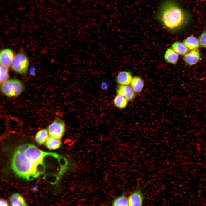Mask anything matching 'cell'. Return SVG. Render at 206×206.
I'll use <instances>...</instances> for the list:
<instances>
[{
  "instance_id": "3",
  "label": "cell",
  "mask_w": 206,
  "mask_h": 206,
  "mask_svg": "<svg viewBox=\"0 0 206 206\" xmlns=\"http://www.w3.org/2000/svg\"><path fill=\"white\" fill-rule=\"evenodd\" d=\"M1 84V92L5 96L9 97L19 96L24 89V86L22 82L17 79L8 80Z\"/></svg>"
},
{
  "instance_id": "10",
  "label": "cell",
  "mask_w": 206,
  "mask_h": 206,
  "mask_svg": "<svg viewBox=\"0 0 206 206\" xmlns=\"http://www.w3.org/2000/svg\"><path fill=\"white\" fill-rule=\"evenodd\" d=\"M200 57L199 50L196 49L187 53L184 55L183 59L187 64L192 65L196 64L198 62Z\"/></svg>"
},
{
  "instance_id": "20",
  "label": "cell",
  "mask_w": 206,
  "mask_h": 206,
  "mask_svg": "<svg viewBox=\"0 0 206 206\" xmlns=\"http://www.w3.org/2000/svg\"><path fill=\"white\" fill-rule=\"evenodd\" d=\"M0 82L1 84L9 80V75L8 68L0 66Z\"/></svg>"
},
{
  "instance_id": "2",
  "label": "cell",
  "mask_w": 206,
  "mask_h": 206,
  "mask_svg": "<svg viewBox=\"0 0 206 206\" xmlns=\"http://www.w3.org/2000/svg\"><path fill=\"white\" fill-rule=\"evenodd\" d=\"M158 21L169 31L177 32L187 24V14L174 0H166L161 2L156 15Z\"/></svg>"
},
{
  "instance_id": "5",
  "label": "cell",
  "mask_w": 206,
  "mask_h": 206,
  "mask_svg": "<svg viewBox=\"0 0 206 206\" xmlns=\"http://www.w3.org/2000/svg\"><path fill=\"white\" fill-rule=\"evenodd\" d=\"M65 129L64 122L58 118L54 120L49 125L48 130L51 137L59 139L63 136Z\"/></svg>"
},
{
  "instance_id": "25",
  "label": "cell",
  "mask_w": 206,
  "mask_h": 206,
  "mask_svg": "<svg viewBox=\"0 0 206 206\" xmlns=\"http://www.w3.org/2000/svg\"></svg>"
},
{
  "instance_id": "13",
  "label": "cell",
  "mask_w": 206,
  "mask_h": 206,
  "mask_svg": "<svg viewBox=\"0 0 206 206\" xmlns=\"http://www.w3.org/2000/svg\"><path fill=\"white\" fill-rule=\"evenodd\" d=\"M178 58V54L171 48L166 50L164 55L165 60L168 63L173 64L177 63Z\"/></svg>"
},
{
  "instance_id": "24",
  "label": "cell",
  "mask_w": 206,
  "mask_h": 206,
  "mask_svg": "<svg viewBox=\"0 0 206 206\" xmlns=\"http://www.w3.org/2000/svg\"><path fill=\"white\" fill-rule=\"evenodd\" d=\"M10 206H14V205H11Z\"/></svg>"
},
{
  "instance_id": "12",
  "label": "cell",
  "mask_w": 206,
  "mask_h": 206,
  "mask_svg": "<svg viewBox=\"0 0 206 206\" xmlns=\"http://www.w3.org/2000/svg\"><path fill=\"white\" fill-rule=\"evenodd\" d=\"M108 206H129L128 197L125 192L114 198L111 204Z\"/></svg>"
},
{
  "instance_id": "8",
  "label": "cell",
  "mask_w": 206,
  "mask_h": 206,
  "mask_svg": "<svg viewBox=\"0 0 206 206\" xmlns=\"http://www.w3.org/2000/svg\"><path fill=\"white\" fill-rule=\"evenodd\" d=\"M14 56L13 52L11 49L6 48L1 50L0 54L1 65L8 68L11 65Z\"/></svg>"
},
{
  "instance_id": "9",
  "label": "cell",
  "mask_w": 206,
  "mask_h": 206,
  "mask_svg": "<svg viewBox=\"0 0 206 206\" xmlns=\"http://www.w3.org/2000/svg\"><path fill=\"white\" fill-rule=\"evenodd\" d=\"M132 73L127 71H121L117 74L116 81L119 85H129L132 78Z\"/></svg>"
},
{
  "instance_id": "18",
  "label": "cell",
  "mask_w": 206,
  "mask_h": 206,
  "mask_svg": "<svg viewBox=\"0 0 206 206\" xmlns=\"http://www.w3.org/2000/svg\"><path fill=\"white\" fill-rule=\"evenodd\" d=\"M128 101L123 96L117 94L113 100L114 105L119 109H123L127 106Z\"/></svg>"
},
{
  "instance_id": "7",
  "label": "cell",
  "mask_w": 206,
  "mask_h": 206,
  "mask_svg": "<svg viewBox=\"0 0 206 206\" xmlns=\"http://www.w3.org/2000/svg\"><path fill=\"white\" fill-rule=\"evenodd\" d=\"M116 92L125 98L128 101H133L136 96V93L130 85H118L116 88Z\"/></svg>"
},
{
  "instance_id": "21",
  "label": "cell",
  "mask_w": 206,
  "mask_h": 206,
  "mask_svg": "<svg viewBox=\"0 0 206 206\" xmlns=\"http://www.w3.org/2000/svg\"><path fill=\"white\" fill-rule=\"evenodd\" d=\"M199 41L202 46L206 48V31L203 32L200 35Z\"/></svg>"
},
{
  "instance_id": "15",
  "label": "cell",
  "mask_w": 206,
  "mask_h": 206,
  "mask_svg": "<svg viewBox=\"0 0 206 206\" xmlns=\"http://www.w3.org/2000/svg\"><path fill=\"white\" fill-rule=\"evenodd\" d=\"M11 205L15 206H28L22 197L18 193H14L9 197Z\"/></svg>"
},
{
  "instance_id": "23",
  "label": "cell",
  "mask_w": 206,
  "mask_h": 206,
  "mask_svg": "<svg viewBox=\"0 0 206 206\" xmlns=\"http://www.w3.org/2000/svg\"><path fill=\"white\" fill-rule=\"evenodd\" d=\"M108 83L106 82H103L101 84V87L103 89H106L108 86Z\"/></svg>"
},
{
  "instance_id": "19",
  "label": "cell",
  "mask_w": 206,
  "mask_h": 206,
  "mask_svg": "<svg viewBox=\"0 0 206 206\" xmlns=\"http://www.w3.org/2000/svg\"><path fill=\"white\" fill-rule=\"evenodd\" d=\"M47 147L50 150H55L59 148L61 143L59 139L50 137H49L45 142Z\"/></svg>"
},
{
  "instance_id": "17",
  "label": "cell",
  "mask_w": 206,
  "mask_h": 206,
  "mask_svg": "<svg viewBox=\"0 0 206 206\" xmlns=\"http://www.w3.org/2000/svg\"><path fill=\"white\" fill-rule=\"evenodd\" d=\"M49 134L47 129L45 128L41 129L39 130L35 135V140L39 144H43L48 138Z\"/></svg>"
},
{
  "instance_id": "14",
  "label": "cell",
  "mask_w": 206,
  "mask_h": 206,
  "mask_svg": "<svg viewBox=\"0 0 206 206\" xmlns=\"http://www.w3.org/2000/svg\"><path fill=\"white\" fill-rule=\"evenodd\" d=\"M183 43L187 48L190 50L197 49L199 46V42L196 37L191 36L187 37L184 41Z\"/></svg>"
},
{
  "instance_id": "22",
  "label": "cell",
  "mask_w": 206,
  "mask_h": 206,
  "mask_svg": "<svg viewBox=\"0 0 206 206\" xmlns=\"http://www.w3.org/2000/svg\"><path fill=\"white\" fill-rule=\"evenodd\" d=\"M0 206H8L7 201L5 199H1L0 201Z\"/></svg>"
},
{
  "instance_id": "4",
  "label": "cell",
  "mask_w": 206,
  "mask_h": 206,
  "mask_svg": "<svg viewBox=\"0 0 206 206\" xmlns=\"http://www.w3.org/2000/svg\"><path fill=\"white\" fill-rule=\"evenodd\" d=\"M29 65V59L24 54L17 53L14 56L11 66L13 70L20 74H25L27 72Z\"/></svg>"
},
{
  "instance_id": "6",
  "label": "cell",
  "mask_w": 206,
  "mask_h": 206,
  "mask_svg": "<svg viewBox=\"0 0 206 206\" xmlns=\"http://www.w3.org/2000/svg\"><path fill=\"white\" fill-rule=\"evenodd\" d=\"M129 206H143L145 199L142 188L138 186L128 197Z\"/></svg>"
},
{
  "instance_id": "11",
  "label": "cell",
  "mask_w": 206,
  "mask_h": 206,
  "mask_svg": "<svg viewBox=\"0 0 206 206\" xmlns=\"http://www.w3.org/2000/svg\"><path fill=\"white\" fill-rule=\"evenodd\" d=\"M130 86L136 94H140L142 91L144 85L143 80L140 76H135L132 77Z\"/></svg>"
},
{
  "instance_id": "16",
  "label": "cell",
  "mask_w": 206,
  "mask_h": 206,
  "mask_svg": "<svg viewBox=\"0 0 206 206\" xmlns=\"http://www.w3.org/2000/svg\"><path fill=\"white\" fill-rule=\"evenodd\" d=\"M171 47L176 53L180 55H185L188 51V49L184 43L179 41L173 43Z\"/></svg>"
},
{
  "instance_id": "1",
  "label": "cell",
  "mask_w": 206,
  "mask_h": 206,
  "mask_svg": "<svg viewBox=\"0 0 206 206\" xmlns=\"http://www.w3.org/2000/svg\"><path fill=\"white\" fill-rule=\"evenodd\" d=\"M66 159L54 152L42 151L35 145H21L11 160L12 169L19 177L27 181L41 178L56 184L66 168Z\"/></svg>"
}]
</instances>
